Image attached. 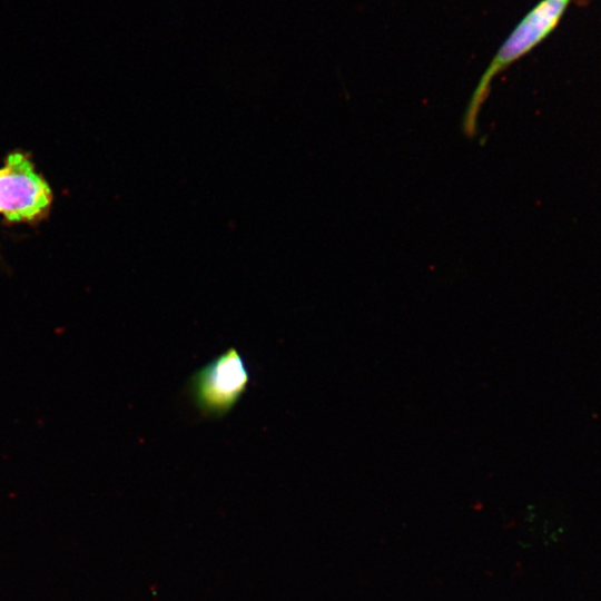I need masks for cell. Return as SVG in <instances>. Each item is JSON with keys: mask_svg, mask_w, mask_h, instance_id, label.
<instances>
[{"mask_svg": "<svg viewBox=\"0 0 601 601\" xmlns=\"http://www.w3.org/2000/svg\"><path fill=\"white\" fill-rule=\"evenodd\" d=\"M570 0H542L519 22L499 48L483 72L465 109L463 131L473 137L479 112L489 96L495 76L530 52L545 39L558 24Z\"/></svg>", "mask_w": 601, "mask_h": 601, "instance_id": "1", "label": "cell"}, {"mask_svg": "<svg viewBox=\"0 0 601 601\" xmlns=\"http://www.w3.org/2000/svg\"><path fill=\"white\" fill-rule=\"evenodd\" d=\"M249 368L235 347L220 353L190 376L189 392L196 406L206 415L224 416L247 391Z\"/></svg>", "mask_w": 601, "mask_h": 601, "instance_id": "2", "label": "cell"}, {"mask_svg": "<svg viewBox=\"0 0 601 601\" xmlns=\"http://www.w3.org/2000/svg\"><path fill=\"white\" fill-rule=\"evenodd\" d=\"M51 200L49 186L28 157L9 155L0 169V214L10 221L36 220L45 215Z\"/></svg>", "mask_w": 601, "mask_h": 601, "instance_id": "3", "label": "cell"}]
</instances>
